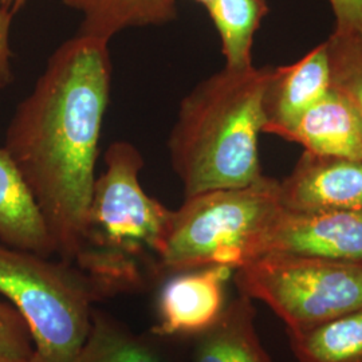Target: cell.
Segmentation results:
<instances>
[{"label": "cell", "instance_id": "6da1fadb", "mask_svg": "<svg viewBox=\"0 0 362 362\" xmlns=\"http://www.w3.org/2000/svg\"><path fill=\"white\" fill-rule=\"evenodd\" d=\"M110 89L109 42L77 34L52 52L6 132L4 148L38 203L57 254L70 263L86 240Z\"/></svg>", "mask_w": 362, "mask_h": 362}, {"label": "cell", "instance_id": "7a4b0ae2", "mask_svg": "<svg viewBox=\"0 0 362 362\" xmlns=\"http://www.w3.org/2000/svg\"><path fill=\"white\" fill-rule=\"evenodd\" d=\"M272 67H224L181 100L168 137L169 160L185 197L258 181L259 136Z\"/></svg>", "mask_w": 362, "mask_h": 362}, {"label": "cell", "instance_id": "3957f363", "mask_svg": "<svg viewBox=\"0 0 362 362\" xmlns=\"http://www.w3.org/2000/svg\"><path fill=\"white\" fill-rule=\"evenodd\" d=\"M143 155L128 141L105 152L104 173L95 177L83 250L74 264L106 296L144 285V267L157 260L168 235L173 209L144 191Z\"/></svg>", "mask_w": 362, "mask_h": 362}, {"label": "cell", "instance_id": "277c9868", "mask_svg": "<svg viewBox=\"0 0 362 362\" xmlns=\"http://www.w3.org/2000/svg\"><path fill=\"white\" fill-rule=\"evenodd\" d=\"M282 209L279 181L264 175L246 187L185 197L173 211L157 272L207 266H227L235 272L266 254Z\"/></svg>", "mask_w": 362, "mask_h": 362}, {"label": "cell", "instance_id": "5b68a950", "mask_svg": "<svg viewBox=\"0 0 362 362\" xmlns=\"http://www.w3.org/2000/svg\"><path fill=\"white\" fill-rule=\"evenodd\" d=\"M0 296L26 321L33 362H71L90 332L94 302L105 297L77 264L0 242Z\"/></svg>", "mask_w": 362, "mask_h": 362}, {"label": "cell", "instance_id": "8992f818", "mask_svg": "<svg viewBox=\"0 0 362 362\" xmlns=\"http://www.w3.org/2000/svg\"><path fill=\"white\" fill-rule=\"evenodd\" d=\"M240 294L267 305L297 333L362 309V264L266 254L233 272Z\"/></svg>", "mask_w": 362, "mask_h": 362}, {"label": "cell", "instance_id": "52a82bcc", "mask_svg": "<svg viewBox=\"0 0 362 362\" xmlns=\"http://www.w3.org/2000/svg\"><path fill=\"white\" fill-rule=\"evenodd\" d=\"M272 252L362 264V211L284 208L269 236L266 254Z\"/></svg>", "mask_w": 362, "mask_h": 362}, {"label": "cell", "instance_id": "ba28073f", "mask_svg": "<svg viewBox=\"0 0 362 362\" xmlns=\"http://www.w3.org/2000/svg\"><path fill=\"white\" fill-rule=\"evenodd\" d=\"M157 300L156 336H200L226 309V286L233 275L227 266L173 272Z\"/></svg>", "mask_w": 362, "mask_h": 362}, {"label": "cell", "instance_id": "9c48e42d", "mask_svg": "<svg viewBox=\"0 0 362 362\" xmlns=\"http://www.w3.org/2000/svg\"><path fill=\"white\" fill-rule=\"evenodd\" d=\"M279 189L287 211H362V160L303 152Z\"/></svg>", "mask_w": 362, "mask_h": 362}, {"label": "cell", "instance_id": "30bf717a", "mask_svg": "<svg viewBox=\"0 0 362 362\" xmlns=\"http://www.w3.org/2000/svg\"><path fill=\"white\" fill-rule=\"evenodd\" d=\"M329 91L330 67L325 42L297 62L274 67L263 100V133L276 136Z\"/></svg>", "mask_w": 362, "mask_h": 362}, {"label": "cell", "instance_id": "8fae6325", "mask_svg": "<svg viewBox=\"0 0 362 362\" xmlns=\"http://www.w3.org/2000/svg\"><path fill=\"white\" fill-rule=\"evenodd\" d=\"M276 136L302 145L313 155L362 160V119L332 89Z\"/></svg>", "mask_w": 362, "mask_h": 362}, {"label": "cell", "instance_id": "7c38bea8", "mask_svg": "<svg viewBox=\"0 0 362 362\" xmlns=\"http://www.w3.org/2000/svg\"><path fill=\"white\" fill-rule=\"evenodd\" d=\"M0 242L42 257L57 254L38 203L4 146H0Z\"/></svg>", "mask_w": 362, "mask_h": 362}, {"label": "cell", "instance_id": "4fadbf2b", "mask_svg": "<svg viewBox=\"0 0 362 362\" xmlns=\"http://www.w3.org/2000/svg\"><path fill=\"white\" fill-rule=\"evenodd\" d=\"M194 362H272L259 339L251 298L240 294L200 334Z\"/></svg>", "mask_w": 362, "mask_h": 362}, {"label": "cell", "instance_id": "5bb4252c", "mask_svg": "<svg viewBox=\"0 0 362 362\" xmlns=\"http://www.w3.org/2000/svg\"><path fill=\"white\" fill-rule=\"evenodd\" d=\"M82 15L78 34L110 39L130 28L164 26L177 16L176 0H58Z\"/></svg>", "mask_w": 362, "mask_h": 362}, {"label": "cell", "instance_id": "9a60e30c", "mask_svg": "<svg viewBox=\"0 0 362 362\" xmlns=\"http://www.w3.org/2000/svg\"><path fill=\"white\" fill-rule=\"evenodd\" d=\"M209 18L219 34L226 66L233 70L252 67V45L269 13L266 0H212L207 7Z\"/></svg>", "mask_w": 362, "mask_h": 362}, {"label": "cell", "instance_id": "2e32d148", "mask_svg": "<svg viewBox=\"0 0 362 362\" xmlns=\"http://www.w3.org/2000/svg\"><path fill=\"white\" fill-rule=\"evenodd\" d=\"M287 334L298 362H362V309Z\"/></svg>", "mask_w": 362, "mask_h": 362}, {"label": "cell", "instance_id": "e0dca14e", "mask_svg": "<svg viewBox=\"0 0 362 362\" xmlns=\"http://www.w3.org/2000/svg\"><path fill=\"white\" fill-rule=\"evenodd\" d=\"M71 362L164 361L124 325L94 310L89 336Z\"/></svg>", "mask_w": 362, "mask_h": 362}, {"label": "cell", "instance_id": "ac0fdd59", "mask_svg": "<svg viewBox=\"0 0 362 362\" xmlns=\"http://www.w3.org/2000/svg\"><path fill=\"white\" fill-rule=\"evenodd\" d=\"M325 45L330 89L342 95L362 119V35L334 28Z\"/></svg>", "mask_w": 362, "mask_h": 362}, {"label": "cell", "instance_id": "d6986e66", "mask_svg": "<svg viewBox=\"0 0 362 362\" xmlns=\"http://www.w3.org/2000/svg\"><path fill=\"white\" fill-rule=\"evenodd\" d=\"M33 357L28 325L11 303L0 302V362H33Z\"/></svg>", "mask_w": 362, "mask_h": 362}, {"label": "cell", "instance_id": "ffe728a7", "mask_svg": "<svg viewBox=\"0 0 362 362\" xmlns=\"http://www.w3.org/2000/svg\"><path fill=\"white\" fill-rule=\"evenodd\" d=\"M336 16V30L362 35V0H329Z\"/></svg>", "mask_w": 362, "mask_h": 362}, {"label": "cell", "instance_id": "44dd1931", "mask_svg": "<svg viewBox=\"0 0 362 362\" xmlns=\"http://www.w3.org/2000/svg\"><path fill=\"white\" fill-rule=\"evenodd\" d=\"M13 15L0 7V88L7 86L11 79V49H10V23Z\"/></svg>", "mask_w": 362, "mask_h": 362}, {"label": "cell", "instance_id": "7402d4cb", "mask_svg": "<svg viewBox=\"0 0 362 362\" xmlns=\"http://www.w3.org/2000/svg\"><path fill=\"white\" fill-rule=\"evenodd\" d=\"M26 1L27 0H0V7L7 13L13 15L25 6Z\"/></svg>", "mask_w": 362, "mask_h": 362}, {"label": "cell", "instance_id": "603a6c76", "mask_svg": "<svg viewBox=\"0 0 362 362\" xmlns=\"http://www.w3.org/2000/svg\"><path fill=\"white\" fill-rule=\"evenodd\" d=\"M196 3H200V4H203L204 7H207L208 4L212 1V0H194Z\"/></svg>", "mask_w": 362, "mask_h": 362}]
</instances>
